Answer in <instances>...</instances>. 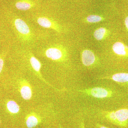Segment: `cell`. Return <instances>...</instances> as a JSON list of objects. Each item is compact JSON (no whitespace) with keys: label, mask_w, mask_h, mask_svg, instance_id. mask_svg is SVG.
I'll list each match as a JSON object with an SVG mask.
<instances>
[{"label":"cell","mask_w":128,"mask_h":128,"mask_svg":"<svg viewBox=\"0 0 128 128\" xmlns=\"http://www.w3.org/2000/svg\"><path fill=\"white\" fill-rule=\"evenodd\" d=\"M8 109L11 113L16 114L18 112L20 108L18 104L14 101H9L7 103Z\"/></svg>","instance_id":"obj_13"},{"label":"cell","mask_w":128,"mask_h":128,"mask_svg":"<svg viewBox=\"0 0 128 128\" xmlns=\"http://www.w3.org/2000/svg\"><path fill=\"white\" fill-rule=\"evenodd\" d=\"M124 24L127 30L128 31V16L126 17L124 20Z\"/></svg>","instance_id":"obj_17"},{"label":"cell","mask_w":128,"mask_h":128,"mask_svg":"<svg viewBox=\"0 0 128 128\" xmlns=\"http://www.w3.org/2000/svg\"><path fill=\"white\" fill-rule=\"evenodd\" d=\"M105 115L108 119L120 126H126L128 121V109L127 108L106 112Z\"/></svg>","instance_id":"obj_3"},{"label":"cell","mask_w":128,"mask_h":128,"mask_svg":"<svg viewBox=\"0 0 128 128\" xmlns=\"http://www.w3.org/2000/svg\"><path fill=\"white\" fill-rule=\"evenodd\" d=\"M39 122L38 118L33 114H31L27 117L26 120V124L28 128H32L35 127Z\"/></svg>","instance_id":"obj_12"},{"label":"cell","mask_w":128,"mask_h":128,"mask_svg":"<svg viewBox=\"0 0 128 128\" xmlns=\"http://www.w3.org/2000/svg\"><path fill=\"white\" fill-rule=\"evenodd\" d=\"M36 20L37 23L42 27L52 29L58 33L62 32L63 28L61 25L52 18L46 16H39L36 17Z\"/></svg>","instance_id":"obj_5"},{"label":"cell","mask_w":128,"mask_h":128,"mask_svg":"<svg viewBox=\"0 0 128 128\" xmlns=\"http://www.w3.org/2000/svg\"><path fill=\"white\" fill-rule=\"evenodd\" d=\"M102 79L112 80L120 84L128 86V73H116L112 76L105 77Z\"/></svg>","instance_id":"obj_8"},{"label":"cell","mask_w":128,"mask_h":128,"mask_svg":"<svg viewBox=\"0 0 128 128\" xmlns=\"http://www.w3.org/2000/svg\"><path fill=\"white\" fill-rule=\"evenodd\" d=\"M30 62L34 70L36 72H39L41 68V64L39 60L34 56H32L30 58Z\"/></svg>","instance_id":"obj_15"},{"label":"cell","mask_w":128,"mask_h":128,"mask_svg":"<svg viewBox=\"0 0 128 128\" xmlns=\"http://www.w3.org/2000/svg\"><path fill=\"white\" fill-rule=\"evenodd\" d=\"M36 3L33 0H18L16 2V8L21 11H26L35 6Z\"/></svg>","instance_id":"obj_9"},{"label":"cell","mask_w":128,"mask_h":128,"mask_svg":"<svg viewBox=\"0 0 128 128\" xmlns=\"http://www.w3.org/2000/svg\"><path fill=\"white\" fill-rule=\"evenodd\" d=\"M114 52L121 57H128V46L121 42H117L112 47Z\"/></svg>","instance_id":"obj_7"},{"label":"cell","mask_w":128,"mask_h":128,"mask_svg":"<svg viewBox=\"0 0 128 128\" xmlns=\"http://www.w3.org/2000/svg\"><path fill=\"white\" fill-rule=\"evenodd\" d=\"M104 18L100 16L96 15H91L88 16L85 19L86 22L90 23H98L104 20Z\"/></svg>","instance_id":"obj_14"},{"label":"cell","mask_w":128,"mask_h":128,"mask_svg":"<svg viewBox=\"0 0 128 128\" xmlns=\"http://www.w3.org/2000/svg\"><path fill=\"white\" fill-rule=\"evenodd\" d=\"M3 64H4V60L2 58H0V73L2 71Z\"/></svg>","instance_id":"obj_16"},{"label":"cell","mask_w":128,"mask_h":128,"mask_svg":"<svg viewBox=\"0 0 128 128\" xmlns=\"http://www.w3.org/2000/svg\"><path fill=\"white\" fill-rule=\"evenodd\" d=\"M48 58L54 61L62 62L65 60L68 56L66 48L60 44H54L48 46L44 52Z\"/></svg>","instance_id":"obj_1"},{"label":"cell","mask_w":128,"mask_h":128,"mask_svg":"<svg viewBox=\"0 0 128 128\" xmlns=\"http://www.w3.org/2000/svg\"><path fill=\"white\" fill-rule=\"evenodd\" d=\"M14 25L21 41L25 42H31L33 34L25 21L20 18H16L14 20Z\"/></svg>","instance_id":"obj_2"},{"label":"cell","mask_w":128,"mask_h":128,"mask_svg":"<svg viewBox=\"0 0 128 128\" xmlns=\"http://www.w3.org/2000/svg\"><path fill=\"white\" fill-rule=\"evenodd\" d=\"M21 96L24 99L28 100L32 96V90L30 86L28 85H24L20 89Z\"/></svg>","instance_id":"obj_11"},{"label":"cell","mask_w":128,"mask_h":128,"mask_svg":"<svg viewBox=\"0 0 128 128\" xmlns=\"http://www.w3.org/2000/svg\"><path fill=\"white\" fill-rule=\"evenodd\" d=\"M82 62L85 66H89L96 64L97 58L94 53L90 50H83L81 55Z\"/></svg>","instance_id":"obj_6"},{"label":"cell","mask_w":128,"mask_h":128,"mask_svg":"<svg viewBox=\"0 0 128 128\" xmlns=\"http://www.w3.org/2000/svg\"></svg>","instance_id":"obj_19"},{"label":"cell","mask_w":128,"mask_h":128,"mask_svg":"<svg viewBox=\"0 0 128 128\" xmlns=\"http://www.w3.org/2000/svg\"><path fill=\"white\" fill-rule=\"evenodd\" d=\"M81 93L95 98H104L112 97L113 95L112 90L103 87H96L78 90Z\"/></svg>","instance_id":"obj_4"},{"label":"cell","mask_w":128,"mask_h":128,"mask_svg":"<svg viewBox=\"0 0 128 128\" xmlns=\"http://www.w3.org/2000/svg\"><path fill=\"white\" fill-rule=\"evenodd\" d=\"M99 128H106V127H105V126H100L99 127Z\"/></svg>","instance_id":"obj_18"},{"label":"cell","mask_w":128,"mask_h":128,"mask_svg":"<svg viewBox=\"0 0 128 128\" xmlns=\"http://www.w3.org/2000/svg\"><path fill=\"white\" fill-rule=\"evenodd\" d=\"M110 34V31L106 28H100L95 30L94 32V36L96 40L101 41L105 39Z\"/></svg>","instance_id":"obj_10"}]
</instances>
